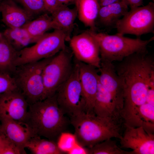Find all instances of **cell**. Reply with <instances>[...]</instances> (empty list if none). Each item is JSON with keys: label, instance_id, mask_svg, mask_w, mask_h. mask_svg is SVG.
<instances>
[{"label": "cell", "instance_id": "6da1fadb", "mask_svg": "<svg viewBox=\"0 0 154 154\" xmlns=\"http://www.w3.org/2000/svg\"><path fill=\"white\" fill-rule=\"evenodd\" d=\"M121 79L124 96L146 100L152 76L154 75V58L148 51L133 53L115 65Z\"/></svg>", "mask_w": 154, "mask_h": 154}, {"label": "cell", "instance_id": "7a4b0ae2", "mask_svg": "<svg viewBox=\"0 0 154 154\" xmlns=\"http://www.w3.org/2000/svg\"><path fill=\"white\" fill-rule=\"evenodd\" d=\"M25 123L34 135L56 142L66 132L68 121L58 104L55 94L29 105Z\"/></svg>", "mask_w": 154, "mask_h": 154}, {"label": "cell", "instance_id": "3957f363", "mask_svg": "<svg viewBox=\"0 0 154 154\" xmlns=\"http://www.w3.org/2000/svg\"><path fill=\"white\" fill-rule=\"evenodd\" d=\"M70 117L74 129L77 142L88 148L106 140L116 138L120 139L124 123L116 120L86 113L79 112Z\"/></svg>", "mask_w": 154, "mask_h": 154}, {"label": "cell", "instance_id": "277c9868", "mask_svg": "<svg viewBox=\"0 0 154 154\" xmlns=\"http://www.w3.org/2000/svg\"><path fill=\"white\" fill-rule=\"evenodd\" d=\"M89 30L98 43L101 60L111 62H120L134 53L148 51V45L154 40V36L143 40L140 37L131 38L117 33L110 35Z\"/></svg>", "mask_w": 154, "mask_h": 154}, {"label": "cell", "instance_id": "5b68a950", "mask_svg": "<svg viewBox=\"0 0 154 154\" xmlns=\"http://www.w3.org/2000/svg\"><path fill=\"white\" fill-rule=\"evenodd\" d=\"M52 57L17 66L12 75L29 105L43 100L42 71Z\"/></svg>", "mask_w": 154, "mask_h": 154}, {"label": "cell", "instance_id": "8992f818", "mask_svg": "<svg viewBox=\"0 0 154 154\" xmlns=\"http://www.w3.org/2000/svg\"><path fill=\"white\" fill-rule=\"evenodd\" d=\"M66 41L65 35L61 30L55 29L52 32L46 33L34 45L19 51L15 65L17 66L53 57L66 48Z\"/></svg>", "mask_w": 154, "mask_h": 154}, {"label": "cell", "instance_id": "52a82bcc", "mask_svg": "<svg viewBox=\"0 0 154 154\" xmlns=\"http://www.w3.org/2000/svg\"><path fill=\"white\" fill-rule=\"evenodd\" d=\"M72 54L66 48L52 57L44 67L42 73L44 89L43 100L54 95L70 75L74 64Z\"/></svg>", "mask_w": 154, "mask_h": 154}, {"label": "cell", "instance_id": "ba28073f", "mask_svg": "<svg viewBox=\"0 0 154 154\" xmlns=\"http://www.w3.org/2000/svg\"><path fill=\"white\" fill-rule=\"evenodd\" d=\"M117 33L135 35L139 37L142 35L154 31V3L130 8L117 22L116 27Z\"/></svg>", "mask_w": 154, "mask_h": 154}, {"label": "cell", "instance_id": "9c48e42d", "mask_svg": "<svg viewBox=\"0 0 154 154\" xmlns=\"http://www.w3.org/2000/svg\"><path fill=\"white\" fill-rule=\"evenodd\" d=\"M73 70L68 79L55 93L58 104L64 114L70 117L84 112L85 103L79 76L78 64L74 60Z\"/></svg>", "mask_w": 154, "mask_h": 154}, {"label": "cell", "instance_id": "30bf717a", "mask_svg": "<svg viewBox=\"0 0 154 154\" xmlns=\"http://www.w3.org/2000/svg\"><path fill=\"white\" fill-rule=\"evenodd\" d=\"M69 41L76 60L100 68L101 58L99 46L89 30L74 36Z\"/></svg>", "mask_w": 154, "mask_h": 154}, {"label": "cell", "instance_id": "8fae6325", "mask_svg": "<svg viewBox=\"0 0 154 154\" xmlns=\"http://www.w3.org/2000/svg\"><path fill=\"white\" fill-rule=\"evenodd\" d=\"M99 82L110 95L116 108L121 116L124 102L123 81L117 74L112 62L101 60L98 68Z\"/></svg>", "mask_w": 154, "mask_h": 154}, {"label": "cell", "instance_id": "7c38bea8", "mask_svg": "<svg viewBox=\"0 0 154 154\" xmlns=\"http://www.w3.org/2000/svg\"><path fill=\"white\" fill-rule=\"evenodd\" d=\"M125 130L119 139L121 148L132 150L133 154H154V135L142 126L124 124Z\"/></svg>", "mask_w": 154, "mask_h": 154}, {"label": "cell", "instance_id": "4fadbf2b", "mask_svg": "<svg viewBox=\"0 0 154 154\" xmlns=\"http://www.w3.org/2000/svg\"><path fill=\"white\" fill-rule=\"evenodd\" d=\"M29 107L25 98L19 90L0 95V120L9 119L25 122Z\"/></svg>", "mask_w": 154, "mask_h": 154}, {"label": "cell", "instance_id": "5bb4252c", "mask_svg": "<svg viewBox=\"0 0 154 154\" xmlns=\"http://www.w3.org/2000/svg\"><path fill=\"white\" fill-rule=\"evenodd\" d=\"M78 67L79 76L84 101V112L95 114L94 108L99 82L98 71L92 65L75 59Z\"/></svg>", "mask_w": 154, "mask_h": 154}, {"label": "cell", "instance_id": "9a60e30c", "mask_svg": "<svg viewBox=\"0 0 154 154\" xmlns=\"http://www.w3.org/2000/svg\"><path fill=\"white\" fill-rule=\"evenodd\" d=\"M128 5L125 0L100 7L95 22V26L110 32L116 29L118 21L129 11Z\"/></svg>", "mask_w": 154, "mask_h": 154}, {"label": "cell", "instance_id": "2e32d148", "mask_svg": "<svg viewBox=\"0 0 154 154\" xmlns=\"http://www.w3.org/2000/svg\"><path fill=\"white\" fill-rule=\"evenodd\" d=\"M3 22L8 28L23 27L34 17L24 8L18 6L13 0H3L0 2Z\"/></svg>", "mask_w": 154, "mask_h": 154}, {"label": "cell", "instance_id": "e0dca14e", "mask_svg": "<svg viewBox=\"0 0 154 154\" xmlns=\"http://www.w3.org/2000/svg\"><path fill=\"white\" fill-rule=\"evenodd\" d=\"M1 133L8 139L19 146L25 148V144L34 136L29 127L24 123L9 119L0 120Z\"/></svg>", "mask_w": 154, "mask_h": 154}, {"label": "cell", "instance_id": "ac0fdd59", "mask_svg": "<svg viewBox=\"0 0 154 154\" xmlns=\"http://www.w3.org/2000/svg\"><path fill=\"white\" fill-rule=\"evenodd\" d=\"M51 15L54 29L62 31L65 35L66 41H69L78 16L76 7L70 8L66 5H61Z\"/></svg>", "mask_w": 154, "mask_h": 154}, {"label": "cell", "instance_id": "d6986e66", "mask_svg": "<svg viewBox=\"0 0 154 154\" xmlns=\"http://www.w3.org/2000/svg\"><path fill=\"white\" fill-rule=\"evenodd\" d=\"M75 4L79 20L90 30L96 31L95 22L100 7L98 0H77Z\"/></svg>", "mask_w": 154, "mask_h": 154}, {"label": "cell", "instance_id": "ffe728a7", "mask_svg": "<svg viewBox=\"0 0 154 154\" xmlns=\"http://www.w3.org/2000/svg\"><path fill=\"white\" fill-rule=\"evenodd\" d=\"M19 51L16 50L1 33L0 35V72L12 76L16 69L15 61Z\"/></svg>", "mask_w": 154, "mask_h": 154}, {"label": "cell", "instance_id": "44dd1931", "mask_svg": "<svg viewBox=\"0 0 154 154\" xmlns=\"http://www.w3.org/2000/svg\"><path fill=\"white\" fill-rule=\"evenodd\" d=\"M33 154H62L65 152L58 147L56 142L34 135L31 137L24 146Z\"/></svg>", "mask_w": 154, "mask_h": 154}, {"label": "cell", "instance_id": "7402d4cb", "mask_svg": "<svg viewBox=\"0 0 154 154\" xmlns=\"http://www.w3.org/2000/svg\"><path fill=\"white\" fill-rule=\"evenodd\" d=\"M2 34L13 47L18 51L26 47L30 44L37 42L23 27L8 28Z\"/></svg>", "mask_w": 154, "mask_h": 154}, {"label": "cell", "instance_id": "603a6c76", "mask_svg": "<svg viewBox=\"0 0 154 154\" xmlns=\"http://www.w3.org/2000/svg\"><path fill=\"white\" fill-rule=\"evenodd\" d=\"M23 27L37 41L48 30L54 29L51 16L47 13L40 15L35 19L26 23Z\"/></svg>", "mask_w": 154, "mask_h": 154}, {"label": "cell", "instance_id": "cb8c5ba5", "mask_svg": "<svg viewBox=\"0 0 154 154\" xmlns=\"http://www.w3.org/2000/svg\"><path fill=\"white\" fill-rule=\"evenodd\" d=\"M89 154H133L132 151L122 149L112 139L100 142L90 148H87Z\"/></svg>", "mask_w": 154, "mask_h": 154}, {"label": "cell", "instance_id": "d4e9b609", "mask_svg": "<svg viewBox=\"0 0 154 154\" xmlns=\"http://www.w3.org/2000/svg\"><path fill=\"white\" fill-rule=\"evenodd\" d=\"M138 116L145 130L153 133L154 128V105L146 102L138 109Z\"/></svg>", "mask_w": 154, "mask_h": 154}, {"label": "cell", "instance_id": "484cf974", "mask_svg": "<svg viewBox=\"0 0 154 154\" xmlns=\"http://www.w3.org/2000/svg\"><path fill=\"white\" fill-rule=\"evenodd\" d=\"M20 3L33 16L47 13L44 0H13Z\"/></svg>", "mask_w": 154, "mask_h": 154}, {"label": "cell", "instance_id": "4316f807", "mask_svg": "<svg viewBox=\"0 0 154 154\" xmlns=\"http://www.w3.org/2000/svg\"><path fill=\"white\" fill-rule=\"evenodd\" d=\"M76 142L74 134L65 132L60 135L56 143L60 149L68 153Z\"/></svg>", "mask_w": 154, "mask_h": 154}, {"label": "cell", "instance_id": "83f0119b", "mask_svg": "<svg viewBox=\"0 0 154 154\" xmlns=\"http://www.w3.org/2000/svg\"><path fill=\"white\" fill-rule=\"evenodd\" d=\"M18 90L19 89L12 76L0 72V95Z\"/></svg>", "mask_w": 154, "mask_h": 154}, {"label": "cell", "instance_id": "f1b7e54d", "mask_svg": "<svg viewBox=\"0 0 154 154\" xmlns=\"http://www.w3.org/2000/svg\"><path fill=\"white\" fill-rule=\"evenodd\" d=\"M26 153L25 148L19 146L5 137L4 145L1 154H24Z\"/></svg>", "mask_w": 154, "mask_h": 154}, {"label": "cell", "instance_id": "f546056e", "mask_svg": "<svg viewBox=\"0 0 154 154\" xmlns=\"http://www.w3.org/2000/svg\"><path fill=\"white\" fill-rule=\"evenodd\" d=\"M47 13L51 14L59 6L57 0H44Z\"/></svg>", "mask_w": 154, "mask_h": 154}, {"label": "cell", "instance_id": "4dcf8cb0", "mask_svg": "<svg viewBox=\"0 0 154 154\" xmlns=\"http://www.w3.org/2000/svg\"><path fill=\"white\" fill-rule=\"evenodd\" d=\"M68 153L88 154L87 148L82 146L77 142Z\"/></svg>", "mask_w": 154, "mask_h": 154}, {"label": "cell", "instance_id": "1f68e13d", "mask_svg": "<svg viewBox=\"0 0 154 154\" xmlns=\"http://www.w3.org/2000/svg\"><path fill=\"white\" fill-rule=\"evenodd\" d=\"M154 88H149L148 90L146 102L154 104Z\"/></svg>", "mask_w": 154, "mask_h": 154}, {"label": "cell", "instance_id": "d6a6232c", "mask_svg": "<svg viewBox=\"0 0 154 154\" xmlns=\"http://www.w3.org/2000/svg\"><path fill=\"white\" fill-rule=\"evenodd\" d=\"M77 0H57L58 4L60 5H65L69 3H74L75 4Z\"/></svg>", "mask_w": 154, "mask_h": 154}, {"label": "cell", "instance_id": "836d02e7", "mask_svg": "<svg viewBox=\"0 0 154 154\" xmlns=\"http://www.w3.org/2000/svg\"><path fill=\"white\" fill-rule=\"evenodd\" d=\"M5 139V137L1 133H0V154L4 146Z\"/></svg>", "mask_w": 154, "mask_h": 154}, {"label": "cell", "instance_id": "e575fe53", "mask_svg": "<svg viewBox=\"0 0 154 154\" xmlns=\"http://www.w3.org/2000/svg\"><path fill=\"white\" fill-rule=\"evenodd\" d=\"M120 0H105L100 4V7H102L115 3Z\"/></svg>", "mask_w": 154, "mask_h": 154}, {"label": "cell", "instance_id": "d590c367", "mask_svg": "<svg viewBox=\"0 0 154 154\" xmlns=\"http://www.w3.org/2000/svg\"><path fill=\"white\" fill-rule=\"evenodd\" d=\"M105 0H98V3L100 4Z\"/></svg>", "mask_w": 154, "mask_h": 154}, {"label": "cell", "instance_id": "8d00e7d4", "mask_svg": "<svg viewBox=\"0 0 154 154\" xmlns=\"http://www.w3.org/2000/svg\"><path fill=\"white\" fill-rule=\"evenodd\" d=\"M3 0H0V2L3 1Z\"/></svg>", "mask_w": 154, "mask_h": 154}, {"label": "cell", "instance_id": "74e56055", "mask_svg": "<svg viewBox=\"0 0 154 154\" xmlns=\"http://www.w3.org/2000/svg\"><path fill=\"white\" fill-rule=\"evenodd\" d=\"M1 133V131H0V133Z\"/></svg>", "mask_w": 154, "mask_h": 154}, {"label": "cell", "instance_id": "f35d334b", "mask_svg": "<svg viewBox=\"0 0 154 154\" xmlns=\"http://www.w3.org/2000/svg\"><path fill=\"white\" fill-rule=\"evenodd\" d=\"M153 1H154V0H152Z\"/></svg>", "mask_w": 154, "mask_h": 154}, {"label": "cell", "instance_id": "ab89813d", "mask_svg": "<svg viewBox=\"0 0 154 154\" xmlns=\"http://www.w3.org/2000/svg\"></svg>", "mask_w": 154, "mask_h": 154}, {"label": "cell", "instance_id": "60d3db41", "mask_svg": "<svg viewBox=\"0 0 154 154\" xmlns=\"http://www.w3.org/2000/svg\"></svg>", "mask_w": 154, "mask_h": 154}]
</instances>
